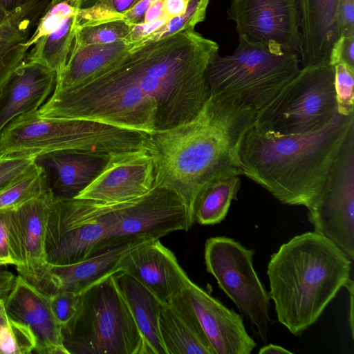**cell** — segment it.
<instances>
[{
    "mask_svg": "<svg viewBox=\"0 0 354 354\" xmlns=\"http://www.w3.org/2000/svg\"><path fill=\"white\" fill-rule=\"evenodd\" d=\"M227 14L239 37L277 52L300 53L297 0H232Z\"/></svg>",
    "mask_w": 354,
    "mask_h": 354,
    "instance_id": "13",
    "label": "cell"
},
{
    "mask_svg": "<svg viewBox=\"0 0 354 354\" xmlns=\"http://www.w3.org/2000/svg\"><path fill=\"white\" fill-rule=\"evenodd\" d=\"M35 337L30 329L7 313L0 298V354H28L34 351Z\"/></svg>",
    "mask_w": 354,
    "mask_h": 354,
    "instance_id": "29",
    "label": "cell"
},
{
    "mask_svg": "<svg viewBox=\"0 0 354 354\" xmlns=\"http://www.w3.org/2000/svg\"><path fill=\"white\" fill-rule=\"evenodd\" d=\"M153 160L145 148L113 153L100 174L75 198L104 203L131 201L155 186Z\"/></svg>",
    "mask_w": 354,
    "mask_h": 354,
    "instance_id": "15",
    "label": "cell"
},
{
    "mask_svg": "<svg viewBox=\"0 0 354 354\" xmlns=\"http://www.w3.org/2000/svg\"><path fill=\"white\" fill-rule=\"evenodd\" d=\"M55 198L50 186L37 197L10 209V254L19 275L31 285L47 263L46 230Z\"/></svg>",
    "mask_w": 354,
    "mask_h": 354,
    "instance_id": "14",
    "label": "cell"
},
{
    "mask_svg": "<svg viewBox=\"0 0 354 354\" xmlns=\"http://www.w3.org/2000/svg\"><path fill=\"white\" fill-rule=\"evenodd\" d=\"M155 0H140L129 10L123 14V19L131 25L144 22L145 15L153 1Z\"/></svg>",
    "mask_w": 354,
    "mask_h": 354,
    "instance_id": "41",
    "label": "cell"
},
{
    "mask_svg": "<svg viewBox=\"0 0 354 354\" xmlns=\"http://www.w3.org/2000/svg\"><path fill=\"white\" fill-rule=\"evenodd\" d=\"M109 154L82 151H59L37 156L35 162L53 174L50 185L55 197L71 198L102 171Z\"/></svg>",
    "mask_w": 354,
    "mask_h": 354,
    "instance_id": "22",
    "label": "cell"
},
{
    "mask_svg": "<svg viewBox=\"0 0 354 354\" xmlns=\"http://www.w3.org/2000/svg\"><path fill=\"white\" fill-rule=\"evenodd\" d=\"M181 290L160 307L159 330L167 354H214Z\"/></svg>",
    "mask_w": 354,
    "mask_h": 354,
    "instance_id": "23",
    "label": "cell"
},
{
    "mask_svg": "<svg viewBox=\"0 0 354 354\" xmlns=\"http://www.w3.org/2000/svg\"><path fill=\"white\" fill-rule=\"evenodd\" d=\"M307 217L314 232L354 260V127L347 134Z\"/></svg>",
    "mask_w": 354,
    "mask_h": 354,
    "instance_id": "11",
    "label": "cell"
},
{
    "mask_svg": "<svg viewBox=\"0 0 354 354\" xmlns=\"http://www.w3.org/2000/svg\"><path fill=\"white\" fill-rule=\"evenodd\" d=\"M28 1L29 0H0V8L6 14H8Z\"/></svg>",
    "mask_w": 354,
    "mask_h": 354,
    "instance_id": "46",
    "label": "cell"
},
{
    "mask_svg": "<svg viewBox=\"0 0 354 354\" xmlns=\"http://www.w3.org/2000/svg\"><path fill=\"white\" fill-rule=\"evenodd\" d=\"M15 279V277L12 272L0 270V298L5 299L13 286Z\"/></svg>",
    "mask_w": 354,
    "mask_h": 354,
    "instance_id": "44",
    "label": "cell"
},
{
    "mask_svg": "<svg viewBox=\"0 0 354 354\" xmlns=\"http://www.w3.org/2000/svg\"><path fill=\"white\" fill-rule=\"evenodd\" d=\"M123 271L151 291L162 303L180 292L190 279L174 254L159 239L145 242L122 259Z\"/></svg>",
    "mask_w": 354,
    "mask_h": 354,
    "instance_id": "17",
    "label": "cell"
},
{
    "mask_svg": "<svg viewBox=\"0 0 354 354\" xmlns=\"http://www.w3.org/2000/svg\"><path fill=\"white\" fill-rule=\"evenodd\" d=\"M350 295V304L348 311V325L351 333V337L353 338V280L351 278L345 286Z\"/></svg>",
    "mask_w": 354,
    "mask_h": 354,
    "instance_id": "45",
    "label": "cell"
},
{
    "mask_svg": "<svg viewBox=\"0 0 354 354\" xmlns=\"http://www.w3.org/2000/svg\"><path fill=\"white\" fill-rule=\"evenodd\" d=\"M334 68L337 113L348 115L354 113V71L342 64H336Z\"/></svg>",
    "mask_w": 354,
    "mask_h": 354,
    "instance_id": "33",
    "label": "cell"
},
{
    "mask_svg": "<svg viewBox=\"0 0 354 354\" xmlns=\"http://www.w3.org/2000/svg\"><path fill=\"white\" fill-rule=\"evenodd\" d=\"M10 209H0V266L14 265L9 245Z\"/></svg>",
    "mask_w": 354,
    "mask_h": 354,
    "instance_id": "39",
    "label": "cell"
},
{
    "mask_svg": "<svg viewBox=\"0 0 354 354\" xmlns=\"http://www.w3.org/2000/svg\"><path fill=\"white\" fill-rule=\"evenodd\" d=\"M297 53L277 52L239 37L231 55H215L206 77L211 94L234 97L258 113L300 71Z\"/></svg>",
    "mask_w": 354,
    "mask_h": 354,
    "instance_id": "6",
    "label": "cell"
},
{
    "mask_svg": "<svg viewBox=\"0 0 354 354\" xmlns=\"http://www.w3.org/2000/svg\"><path fill=\"white\" fill-rule=\"evenodd\" d=\"M7 14H6L1 8H0V25L4 20Z\"/></svg>",
    "mask_w": 354,
    "mask_h": 354,
    "instance_id": "49",
    "label": "cell"
},
{
    "mask_svg": "<svg viewBox=\"0 0 354 354\" xmlns=\"http://www.w3.org/2000/svg\"><path fill=\"white\" fill-rule=\"evenodd\" d=\"M182 293L194 312L214 354H250L257 346L243 317L189 279Z\"/></svg>",
    "mask_w": 354,
    "mask_h": 354,
    "instance_id": "16",
    "label": "cell"
},
{
    "mask_svg": "<svg viewBox=\"0 0 354 354\" xmlns=\"http://www.w3.org/2000/svg\"><path fill=\"white\" fill-rule=\"evenodd\" d=\"M78 15L80 27L123 19V15L114 9L112 0H82Z\"/></svg>",
    "mask_w": 354,
    "mask_h": 354,
    "instance_id": "34",
    "label": "cell"
},
{
    "mask_svg": "<svg viewBox=\"0 0 354 354\" xmlns=\"http://www.w3.org/2000/svg\"><path fill=\"white\" fill-rule=\"evenodd\" d=\"M138 1H140V0H136V2H138Z\"/></svg>",
    "mask_w": 354,
    "mask_h": 354,
    "instance_id": "50",
    "label": "cell"
},
{
    "mask_svg": "<svg viewBox=\"0 0 354 354\" xmlns=\"http://www.w3.org/2000/svg\"><path fill=\"white\" fill-rule=\"evenodd\" d=\"M57 73L24 61L0 90V132L15 118L37 111L54 91Z\"/></svg>",
    "mask_w": 354,
    "mask_h": 354,
    "instance_id": "20",
    "label": "cell"
},
{
    "mask_svg": "<svg viewBox=\"0 0 354 354\" xmlns=\"http://www.w3.org/2000/svg\"><path fill=\"white\" fill-rule=\"evenodd\" d=\"M339 0H297L304 66L329 64L331 48L340 37L337 21Z\"/></svg>",
    "mask_w": 354,
    "mask_h": 354,
    "instance_id": "21",
    "label": "cell"
},
{
    "mask_svg": "<svg viewBox=\"0 0 354 354\" xmlns=\"http://www.w3.org/2000/svg\"><path fill=\"white\" fill-rule=\"evenodd\" d=\"M49 187L46 169L35 162L21 176L0 192V209L15 208L41 195Z\"/></svg>",
    "mask_w": 354,
    "mask_h": 354,
    "instance_id": "28",
    "label": "cell"
},
{
    "mask_svg": "<svg viewBox=\"0 0 354 354\" xmlns=\"http://www.w3.org/2000/svg\"><path fill=\"white\" fill-rule=\"evenodd\" d=\"M82 0H49L40 16L26 46L28 49L39 39L49 34L64 19L77 12Z\"/></svg>",
    "mask_w": 354,
    "mask_h": 354,
    "instance_id": "32",
    "label": "cell"
},
{
    "mask_svg": "<svg viewBox=\"0 0 354 354\" xmlns=\"http://www.w3.org/2000/svg\"><path fill=\"white\" fill-rule=\"evenodd\" d=\"M37 156L8 155L0 156V192L21 176L35 162Z\"/></svg>",
    "mask_w": 354,
    "mask_h": 354,
    "instance_id": "36",
    "label": "cell"
},
{
    "mask_svg": "<svg viewBox=\"0 0 354 354\" xmlns=\"http://www.w3.org/2000/svg\"><path fill=\"white\" fill-rule=\"evenodd\" d=\"M353 127L354 113H337L322 129L303 134L272 135L252 127L239 149L242 174L280 203L308 208Z\"/></svg>",
    "mask_w": 354,
    "mask_h": 354,
    "instance_id": "3",
    "label": "cell"
},
{
    "mask_svg": "<svg viewBox=\"0 0 354 354\" xmlns=\"http://www.w3.org/2000/svg\"><path fill=\"white\" fill-rule=\"evenodd\" d=\"M353 261L330 240L307 232L270 256L266 274L278 322L294 335L315 323L351 277Z\"/></svg>",
    "mask_w": 354,
    "mask_h": 354,
    "instance_id": "4",
    "label": "cell"
},
{
    "mask_svg": "<svg viewBox=\"0 0 354 354\" xmlns=\"http://www.w3.org/2000/svg\"><path fill=\"white\" fill-rule=\"evenodd\" d=\"M62 335L68 354H145L143 338L112 275L82 293L80 308Z\"/></svg>",
    "mask_w": 354,
    "mask_h": 354,
    "instance_id": "7",
    "label": "cell"
},
{
    "mask_svg": "<svg viewBox=\"0 0 354 354\" xmlns=\"http://www.w3.org/2000/svg\"><path fill=\"white\" fill-rule=\"evenodd\" d=\"M106 236L98 202L55 197L47 225L46 261L53 265L83 261L100 252Z\"/></svg>",
    "mask_w": 354,
    "mask_h": 354,
    "instance_id": "12",
    "label": "cell"
},
{
    "mask_svg": "<svg viewBox=\"0 0 354 354\" xmlns=\"http://www.w3.org/2000/svg\"><path fill=\"white\" fill-rule=\"evenodd\" d=\"M240 176L218 175L206 183L198 192L193 205L194 223L213 225L226 218L233 200H236L241 186Z\"/></svg>",
    "mask_w": 354,
    "mask_h": 354,
    "instance_id": "27",
    "label": "cell"
},
{
    "mask_svg": "<svg viewBox=\"0 0 354 354\" xmlns=\"http://www.w3.org/2000/svg\"><path fill=\"white\" fill-rule=\"evenodd\" d=\"M144 243H131L107 249L72 264L53 265L47 262L32 286L48 297L62 291L82 294L118 272L124 257Z\"/></svg>",
    "mask_w": 354,
    "mask_h": 354,
    "instance_id": "19",
    "label": "cell"
},
{
    "mask_svg": "<svg viewBox=\"0 0 354 354\" xmlns=\"http://www.w3.org/2000/svg\"><path fill=\"white\" fill-rule=\"evenodd\" d=\"M147 134L82 119L21 114L0 132V156H39L59 151L111 154L145 146Z\"/></svg>",
    "mask_w": 354,
    "mask_h": 354,
    "instance_id": "5",
    "label": "cell"
},
{
    "mask_svg": "<svg viewBox=\"0 0 354 354\" xmlns=\"http://www.w3.org/2000/svg\"><path fill=\"white\" fill-rule=\"evenodd\" d=\"M49 0H29L7 14L0 25V90L25 61L26 43Z\"/></svg>",
    "mask_w": 354,
    "mask_h": 354,
    "instance_id": "24",
    "label": "cell"
},
{
    "mask_svg": "<svg viewBox=\"0 0 354 354\" xmlns=\"http://www.w3.org/2000/svg\"><path fill=\"white\" fill-rule=\"evenodd\" d=\"M337 21L340 36H354V0H339Z\"/></svg>",
    "mask_w": 354,
    "mask_h": 354,
    "instance_id": "38",
    "label": "cell"
},
{
    "mask_svg": "<svg viewBox=\"0 0 354 354\" xmlns=\"http://www.w3.org/2000/svg\"><path fill=\"white\" fill-rule=\"evenodd\" d=\"M131 25L124 19L112 20L79 27L73 42L75 46L105 44L125 39Z\"/></svg>",
    "mask_w": 354,
    "mask_h": 354,
    "instance_id": "30",
    "label": "cell"
},
{
    "mask_svg": "<svg viewBox=\"0 0 354 354\" xmlns=\"http://www.w3.org/2000/svg\"><path fill=\"white\" fill-rule=\"evenodd\" d=\"M136 0H112L113 6L117 12L123 15L136 3Z\"/></svg>",
    "mask_w": 354,
    "mask_h": 354,
    "instance_id": "48",
    "label": "cell"
},
{
    "mask_svg": "<svg viewBox=\"0 0 354 354\" xmlns=\"http://www.w3.org/2000/svg\"><path fill=\"white\" fill-rule=\"evenodd\" d=\"M100 206L107 229L100 252L131 243L157 240L176 231H187L194 223L180 198L157 186L137 198L122 203H100Z\"/></svg>",
    "mask_w": 354,
    "mask_h": 354,
    "instance_id": "9",
    "label": "cell"
},
{
    "mask_svg": "<svg viewBox=\"0 0 354 354\" xmlns=\"http://www.w3.org/2000/svg\"><path fill=\"white\" fill-rule=\"evenodd\" d=\"M255 250L227 236H212L205 243L207 271L233 301L259 339L268 341L270 297L254 266Z\"/></svg>",
    "mask_w": 354,
    "mask_h": 354,
    "instance_id": "10",
    "label": "cell"
},
{
    "mask_svg": "<svg viewBox=\"0 0 354 354\" xmlns=\"http://www.w3.org/2000/svg\"><path fill=\"white\" fill-rule=\"evenodd\" d=\"M259 354H283L292 353V352L279 345L270 344L261 347L259 351Z\"/></svg>",
    "mask_w": 354,
    "mask_h": 354,
    "instance_id": "47",
    "label": "cell"
},
{
    "mask_svg": "<svg viewBox=\"0 0 354 354\" xmlns=\"http://www.w3.org/2000/svg\"><path fill=\"white\" fill-rule=\"evenodd\" d=\"M257 115L234 97L211 94L192 120L147 135L155 186L176 193L193 217L195 198L206 183L221 174L243 175L239 149Z\"/></svg>",
    "mask_w": 354,
    "mask_h": 354,
    "instance_id": "2",
    "label": "cell"
},
{
    "mask_svg": "<svg viewBox=\"0 0 354 354\" xmlns=\"http://www.w3.org/2000/svg\"><path fill=\"white\" fill-rule=\"evenodd\" d=\"M209 1L189 0L187 9L183 14L168 18L160 27L136 44L158 40L183 30L194 29L196 24L205 19Z\"/></svg>",
    "mask_w": 354,
    "mask_h": 354,
    "instance_id": "31",
    "label": "cell"
},
{
    "mask_svg": "<svg viewBox=\"0 0 354 354\" xmlns=\"http://www.w3.org/2000/svg\"><path fill=\"white\" fill-rule=\"evenodd\" d=\"M189 0H163L165 15L169 18L183 14L187 9Z\"/></svg>",
    "mask_w": 354,
    "mask_h": 354,
    "instance_id": "42",
    "label": "cell"
},
{
    "mask_svg": "<svg viewBox=\"0 0 354 354\" xmlns=\"http://www.w3.org/2000/svg\"><path fill=\"white\" fill-rule=\"evenodd\" d=\"M112 277L141 333L145 354H167L159 330L162 302L126 272L118 271Z\"/></svg>",
    "mask_w": 354,
    "mask_h": 354,
    "instance_id": "25",
    "label": "cell"
},
{
    "mask_svg": "<svg viewBox=\"0 0 354 354\" xmlns=\"http://www.w3.org/2000/svg\"><path fill=\"white\" fill-rule=\"evenodd\" d=\"M134 44L125 39L105 44H72L66 63L57 74L54 90H64L86 82L126 55Z\"/></svg>",
    "mask_w": 354,
    "mask_h": 354,
    "instance_id": "26",
    "label": "cell"
},
{
    "mask_svg": "<svg viewBox=\"0 0 354 354\" xmlns=\"http://www.w3.org/2000/svg\"><path fill=\"white\" fill-rule=\"evenodd\" d=\"M330 64L308 65L262 110L253 127L268 134L297 135L319 131L337 113Z\"/></svg>",
    "mask_w": 354,
    "mask_h": 354,
    "instance_id": "8",
    "label": "cell"
},
{
    "mask_svg": "<svg viewBox=\"0 0 354 354\" xmlns=\"http://www.w3.org/2000/svg\"><path fill=\"white\" fill-rule=\"evenodd\" d=\"M48 297L54 315L62 328L78 312L82 303V294L62 291Z\"/></svg>",
    "mask_w": 354,
    "mask_h": 354,
    "instance_id": "35",
    "label": "cell"
},
{
    "mask_svg": "<svg viewBox=\"0 0 354 354\" xmlns=\"http://www.w3.org/2000/svg\"><path fill=\"white\" fill-rule=\"evenodd\" d=\"M165 17H167L165 13L163 0H155L147 10L145 15L144 22H152Z\"/></svg>",
    "mask_w": 354,
    "mask_h": 354,
    "instance_id": "43",
    "label": "cell"
},
{
    "mask_svg": "<svg viewBox=\"0 0 354 354\" xmlns=\"http://www.w3.org/2000/svg\"><path fill=\"white\" fill-rule=\"evenodd\" d=\"M218 45L194 29L135 44L93 79L54 90L37 111L149 135L194 118L210 95L207 67Z\"/></svg>",
    "mask_w": 354,
    "mask_h": 354,
    "instance_id": "1",
    "label": "cell"
},
{
    "mask_svg": "<svg viewBox=\"0 0 354 354\" xmlns=\"http://www.w3.org/2000/svg\"><path fill=\"white\" fill-rule=\"evenodd\" d=\"M4 306L11 318L32 331L36 342L34 353L68 354L49 297L21 276L15 277L13 286L4 299Z\"/></svg>",
    "mask_w": 354,
    "mask_h": 354,
    "instance_id": "18",
    "label": "cell"
},
{
    "mask_svg": "<svg viewBox=\"0 0 354 354\" xmlns=\"http://www.w3.org/2000/svg\"><path fill=\"white\" fill-rule=\"evenodd\" d=\"M167 19L168 18L165 17L152 22L131 25V31L125 40L135 45L145 36L160 27Z\"/></svg>",
    "mask_w": 354,
    "mask_h": 354,
    "instance_id": "40",
    "label": "cell"
},
{
    "mask_svg": "<svg viewBox=\"0 0 354 354\" xmlns=\"http://www.w3.org/2000/svg\"><path fill=\"white\" fill-rule=\"evenodd\" d=\"M342 64L354 71V36H340L334 43L329 57V64Z\"/></svg>",
    "mask_w": 354,
    "mask_h": 354,
    "instance_id": "37",
    "label": "cell"
}]
</instances>
